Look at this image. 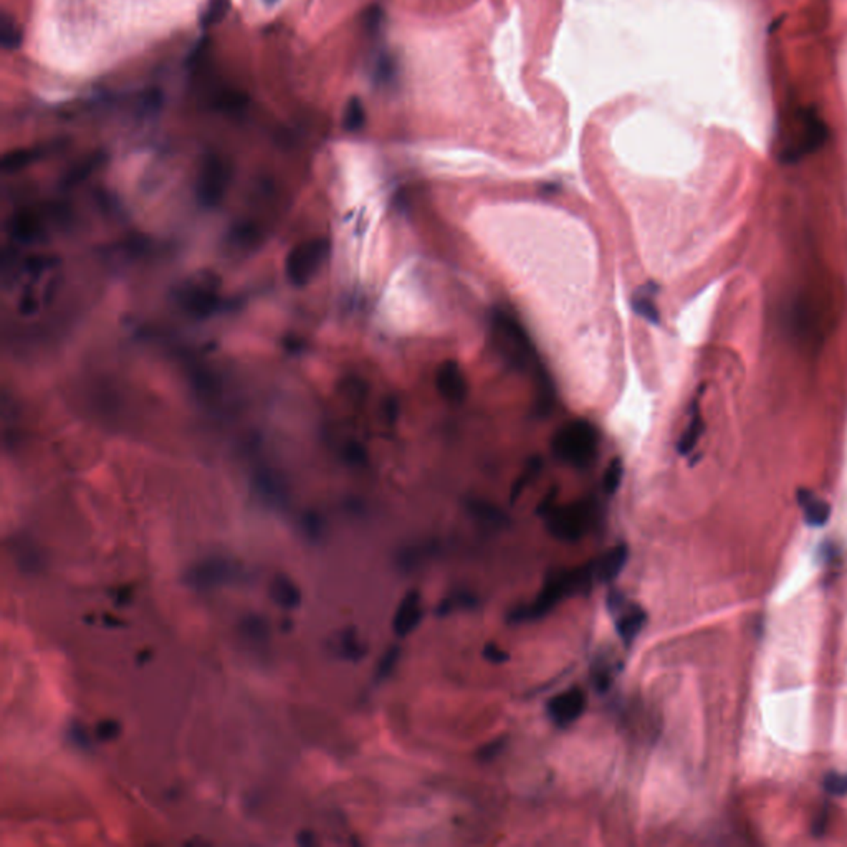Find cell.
Segmentation results:
<instances>
[{
  "instance_id": "obj_34",
  "label": "cell",
  "mask_w": 847,
  "mask_h": 847,
  "mask_svg": "<svg viewBox=\"0 0 847 847\" xmlns=\"http://www.w3.org/2000/svg\"><path fill=\"white\" fill-rule=\"evenodd\" d=\"M298 841H300V844H301V846H311V844H315L313 834H311V832H301L300 837H298Z\"/></svg>"
},
{
  "instance_id": "obj_23",
  "label": "cell",
  "mask_w": 847,
  "mask_h": 847,
  "mask_svg": "<svg viewBox=\"0 0 847 847\" xmlns=\"http://www.w3.org/2000/svg\"><path fill=\"white\" fill-rule=\"evenodd\" d=\"M822 787L826 793L832 796H846L847 794V773L829 771L822 778Z\"/></svg>"
},
{
  "instance_id": "obj_30",
  "label": "cell",
  "mask_w": 847,
  "mask_h": 847,
  "mask_svg": "<svg viewBox=\"0 0 847 847\" xmlns=\"http://www.w3.org/2000/svg\"><path fill=\"white\" fill-rule=\"evenodd\" d=\"M392 76V63L391 58L387 57H381L376 62V68H374V78H376L378 81H389Z\"/></svg>"
},
{
  "instance_id": "obj_26",
  "label": "cell",
  "mask_w": 847,
  "mask_h": 847,
  "mask_svg": "<svg viewBox=\"0 0 847 847\" xmlns=\"http://www.w3.org/2000/svg\"><path fill=\"white\" fill-rule=\"evenodd\" d=\"M120 735V723L116 720H103L96 725V736L102 741H111Z\"/></svg>"
},
{
  "instance_id": "obj_5",
  "label": "cell",
  "mask_w": 847,
  "mask_h": 847,
  "mask_svg": "<svg viewBox=\"0 0 847 847\" xmlns=\"http://www.w3.org/2000/svg\"><path fill=\"white\" fill-rule=\"evenodd\" d=\"M546 528L560 542H578L589 530L594 518V508L589 502H576L565 507H553L544 515Z\"/></svg>"
},
{
  "instance_id": "obj_19",
  "label": "cell",
  "mask_w": 847,
  "mask_h": 847,
  "mask_svg": "<svg viewBox=\"0 0 847 847\" xmlns=\"http://www.w3.org/2000/svg\"><path fill=\"white\" fill-rule=\"evenodd\" d=\"M633 308L635 313L640 315V317L647 319V322H651L652 324L659 323V311L656 303H654V293L640 290V293H638L633 298Z\"/></svg>"
},
{
  "instance_id": "obj_25",
  "label": "cell",
  "mask_w": 847,
  "mask_h": 847,
  "mask_svg": "<svg viewBox=\"0 0 847 847\" xmlns=\"http://www.w3.org/2000/svg\"><path fill=\"white\" fill-rule=\"evenodd\" d=\"M475 602L477 601H475V598L471 596V594H455V596H448L443 599L441 606H439V612H441V614H448V612L455 611V609L460 606L474 607Z\"/></svg>"
},
{
  "instance_id": "obj_17",
  "label": "cell",
  "mask_w": 847,
  "mask_h": 847,
  "mask_svg": "<svg viewBox=\"0 0 847 847\" xmlns=\"http://www.w3.org/2000/svg\"><path fill=\"white\" fill-rule=\"evenodd\" d=\"M340 652L343 657L347 659V661H352V662L359 661V659L366 654L364 645L361 644L358 634H356V631L352 629V627L346 629L345 633L341 634Z\"/></svg>"
},
{
  "instance_id": "obj_14",
  "label": "cell",
  "mask_w": 847,
  "mask_h": 847,
  "mask_svg": "<svg viewBox=\"0 0 847 847\" xmlns=\"http://www.w3.org/2000/svg\"><path fill=\"white\" fill-rule=\"evenodd\" d=\"M703 432V422H702V414H700L698 404L695 402L692 407V415H690L689 425H687L684 434H682L679 442H677V450H679L680 455H689L690 452L694 450L695 446H697L700 436H702Z\"/></svg>"
},
{
  "instance_id": "obj_22",
  "label": "cell",
  "mask_w": 847,
  "mask_h": 847,
  "mask_svg": "<svg viewBox=\"0 0 847 847\" xmlns=\"http://www.w3.org/2000/svg\"><path fill=\"white\" fill-rule=\"evenodd\" d=\"M539 469H542V462H539V459L531 460L530 464L526 465V469H525L523 474H521V477L518 480H516V483L514 485V488H511V502L518 500V497L521 495V493H523V490L526 487H528L531 480L537 477Z\"/></svg>"
},
{
  "instance_id": "obj_2",
  "label": "cell",
  "mask_w": 847,
  "mask_h": 847,
  "mask_svg": "<svg viewBox=\"0 0 847 847\" xmlns=\"http://www.w3.org/2000/svg\"><path fill=\"white\" fill-rule=\"evenodd\" d=\"M826 139L822 121L811 111H796L783 121L780 131V158L794 163L816 151Z\"/></svg>"
},
{
  "instance_id": "obj_3",
  "label": "cell",
  "mask_w": 847,
  "mask_h": 847,
  "mask_svg": "<svg viewBox=\"0 0 847 847\" xmlns=\"http://www.w3.org/2000/svg\"><path fill=\"white\" fill-rule=\"evenodd\" d=\"M599 447V432L593 424L584 419L571 420L558 429L551 442L553 454L565 464L586 469L596 459Z\"/></svg>"
},
{
  "instance_id": "obj_15",
  "label": "cell",
  "mask_w": 847,
  "mask_h": 847,
  "mask_svg": "<svg viewBox=\"0 0 847 847\" xmlns=\"http://www.w3.org/2000/svg\"><path fill=\"white\" fill-rule=\"evenodd\" d=\"M240 634L250 642L263 644L268 639V622L260 616H247L240 624Z\"/></svg>"
},
{
  "instance_id": "obj_28",
  "label": "cell",
  "mask_w": 847,
  "mask_h": 847,
  "mask_svg": "<svg viewBox=\"0 0 847 847\" xmlns=\"http://www.w3.org/2000/svg\"><path fill=\"white\" fill-rule=\"evenodd\" d=\"M163 104V93L161 90H149L144 95V99L141 102V109L143 113H158Z\"/></svg>"
},
{
  "instance_id": "obj_9",
  "label": "cell",
  "mask_w": 847,
  "mask_h": 847,
  "mask_svg": "<svg viewBox=\"0 0 847 847\" xmlns=\"http://www.w3.org/2000/svg\"><path fill=\"white\" fill-rule=\"evenodd\" d=\"M437 389L443 399L459 404L469 394V384L455 361H446L437 371Z\"/></svg>"
},
{
  "instance_id": "obj_13",
  "label": "cell",
  "mask_w": 847,
  "mask_h": 847,
  "mask_svg": "<svg viewBox=\"0 0 847 847\" xmlns=\"http://www.w3.org/2000/svg\"><path fill=\"white\" fill-rule=\"evenodd\" d=\"M270 598L283 609H296L301 604V591L287 574H277L270 583Z\"/></svg>"
},
{
  "instance_id": "obj_27",
  "label": "cell",
  "mask_w": 847,
  "mask_h": 847,
  "mask_svg": "<svg viewBox=\"0 0 847 847\" xmlns=\"http://www.w3.org/2000/svg\"><path fill=\"white\" fill-rule=\"evenodd\" d=\"M482 656L487 659L490 663H497V666H502V663L508 662V659H510V654H508L505 649H502L500 645L497 644H487L483 647Z\"/></svg>"
},
{
  "instance_id": "obj_24",
  "label": "cell",
  "mask_w": 847,
  "mask_h": 847,
  "mask_svg": "<svg viewBox=\"0 0 847 847\" xmlns=\"http://www.w3.org/2000/svg\"><path fill=\"white\" fill-rule=\"evenodd\" d=\"M401 651L399 647H389L386 654L381 657V661L378 663V670H376V677L379 680L386 679V677L391 675V672L394 670V667L397 666V661H399Z\"/></svg>"
},
{
  "instance_id": "obj_16",
  "label": "cell",
  "mask_w": 847,
  "mask_h": 847,
  "mask_svg": "<svg viewBox=\"0 0 847 847\" xmlns=\"http://www.w3.org/2000/svg\"><path fill=\"white\" fill-rule=\"evenodd\" d=\"M22 40H24V35H22L20 27L17 25V22L8 13H4L2 24H0V43H2V47L8 50V52H13V50L20 47Z\"/></svg>"
},
{
  "instance_id": "obj_11",
  "label": "cell",
  "mask_w": 847,
  "mask_h": 847,
  "mask_svg": "<svg viewBox=\"0 0 847 847\" xmlns=\"http://www.w3.org/2000/svg\"><path fill=\"white\" fill-rule=\"evenodd\" d=\"M627 560H629L627 544L621 543L609 548L598 561H594V578L599 583H611L622 573Z\"/></svg>"
},
{
  "instance_id": "obj_10",
  "label": "cell",
  "mask_w": 847,
  "mask_h": 847,
  "mask_svg": "<svg viewBox=\"0 0 847 847\" xmlns=\"http://www.w3.org/2000/svg\"><path fill=\"white\" fill-rule=\"evenodd\" d=\"M422 619V599L418 591H409L394 612L392 629L399 638H407Z\"/></svg>"
},
{
  "instance_id": "obj_31",
  "label": "cell",
  "mask_w": 847,
  "mask_h": 847,
  "mask_svg": "<svg viewBox=\"0 0 847 847\" xmlns=\"http://www.w3.org/2000/svg\"><path fill=\"white\" fill-rule=\"evenodd\" d=\"M305 528L311 542H317V539L322 538V523H319L318 516H308L305 520Z\"/></svg>"
},
{
  "instance_id": "obj_32",
  "label": "cell",
  "mask_w": 847,
  "mask_h": 847,
  "mask_svg": "<svg viewBox=\"0 0 847 847\" xmlns=\"http://www.w3.org/2000/svg\"><path fill=\"white\" fill-rule=\"evenodd\" d=\"M70 735H71V740L75 741L76 745H80V746L88 745V736H86L85 730L81 727H73Z\"/></svg>"
},
{
  "instance_id": "obj_6",
  "label": "cell",
  "mask_w": 847,
  "mask_h": 847,
  "mask_svg": "<svg viewBox=\"0 0 847 847\" xmlns=\"http://www.w3.org/2000/svg\"><path fill=\"white\" fill-rule=\"evenodd\" d=\"M235 576L237 567L230 561L223 558H210L192 567L186 576V581L192 588L209 591L232 583L235 581Z\"/></svg>"
},
{
  "instance_id": "obj_33",
  "label": "cell",
  "mask_w": 847,
  "mask_h": 847,
  "mask_svg": "<svg viewBox=\"0 0 847 847\" xmlns=\"http://www.w3.org/2000/svg\"><path fill=\"white\" fill-rule=\"evenodd\" d=\"M500 745H502V741H497V743H492V745L485 746V748H482V752H480V753H482L483 758L495 757L497 752H498V746H500Z\"/></svg>"
},
{
  "instance_id": "obj_8",
  "label": "cell",
  "mask_w": 847,
  "mask_h": 847,
  "mask_svg": "<svg viewBox=\"0 0 847 847\" xmlns=\"http://www.w3.org/2000/svg\"><path fill=\"white\" fill-rule=\"evenodd\" d=\"M586 708V695L579 687H571L558 694L548 702V717L555 725L565 728L573 725L583 715Z\"/></svg>"
},
{
  "instance_id": "obj_1",
  "label": "cell",
  "mask_w": 847,
  "mask_h": 847,
  "mask_svg": "<svg viewBox=\"0 0 847 847\" xmlns=\"http://www.w3.org/2000/svg\"><path fill=\"white\" fill-rule=\"evenodd\" d=\"M593 576L594 563H589V565L586 566L573 567V570L553 573L548 578L546 583H544L538 598L535 599L533 602H530L528 606L516 607L515 611L508 616V621L526 622L539 619V617H543L548 611H551V609L555 607L558 602H561L566 596H571V594L578 593V591L591 588V579H593Z\"/></svg>"
},
{
  "instance_id": "obj_35",
  "label": "cell",
  "mask_w": 847,
  "mask_h": 847,
  "mask_svg": "<svg viewBox=\"0 0 847 847\" xmlns=\"http://www.w3.org/2000/svg\"><path fill=\"white\" fill-rule=\"evenodd\" d=\"M263 2L267 4V6H275V4H278L280 0H263Z\"/></svg>"
},
{
  "instance_id": "obj_4",
  "label": "cell",
  "mask_w": 847,
  "mask_h": 847,
  "mask_svg": "<svg viewBox=\"0 0 847 847\" xmlns=\"http://www.w3.org/2000/svg\"><path fill=\"white\" fill-rule=\"evenodd\" d=\"M493 334H495L497 346L505 359L511 366L518 369L535 368L537 354L533 345L526 336L521 324L507 311H495L493 315Z\"/></svg>"
},
{
  "instance_id": "obj_18",
  "label": "cell",
  "mask_w": 847,
  "mask_h": 847,
  "mask_svg": "<svg viewBox=\"0 0 847 847\" xmlns=\"http://www.w3.org/2000/svg\"><path fill=\"white\" fill-rule=\"evenodd\" d=\"M228 8H230V0H210L200 15V27L210 29V27L217 25L226 18Z\"/></svg>"
},
{
  "instance_id": "obj_20",
  "label": "cell",
  "mask_w": 847,
  "mask_h": 847,
  "mask_svg": "<svg viewBox=\"0 0 847 847\" xmlns=\"http://www.w3.org/2000/svg\"><path fill=\"white\" fill-rule=\"evenodd\" d=\"M364 120H366V111H364L363 103H361V99L358 98V96H354V98H351L350 102H347L346 108H345V128L347 131L356 132L363 128Z\"/></svg>"
},
{
  "instance_id": "obj_7",
  "label": "cell",
  "mask_w": 847,
  "mask_h": 847,
  "mask_svg": "<svg viewBox=\"0 0 847 847\" xmlns=\"http://www.w3.org/2000/svg\"><path fill=\"white\" fill-rule=\"evenodd\" d=\"M609 607L617 611L616 631L626 647H629V645L639 638V634L642 633L645 624H647V612H645L642 606H638V604L624 602V599L616 593H611Z\"/></svg>"
},
{
  "instance_id": "obj_29",
  "label": "cell",
  "mask_w": 847,
  "mask_h": 847,
  "mask_svg": "<svg viewBox=\"0 0 847 847\" xmlns=\"http://www.w3.org/2000/svg\"><path fill=\"white\" fill-rule=\"evenodd\" d=\"M207 50H209V40L204 36V39H200L199 42L194 45V48L191 50L189 57H187V67L194 68L195 65H199V63L202 62V58L205 57V53H207Z\"/></svg>"
},
{
  "instance_id": "obj_21",
  "label": "cell",
  "mask_w": 847,
  "mask_h": 847,
  "mask_svg": "<svg viewBox=\"0 0 847 847\" xmlns=\"http://www.w3.org/2000/svg\"><path fill=\"white\" fill-rule=\"evenodd\" d=\"M622 474H624V465H622V460L612 459L611 464L607 465V469L602 475V488L607 495H612V493L617 492V488H619V485L622 482Z\"/></svg>"
},
{
  "instance_id": "obj_12",
  "label": "cell",
  "mask_w": 847,
  "mask_h": 847,
  "mask_svg": "<svg viewBox=\"0 0 847 847\" xmlns=\"http://www.w3.org/2000/svg\"><path fill=\"white\" fill-rule=\"evenodd\" d=\"M798 502L804 511V520L809 526H824L831 518V505L811 490H799Z\"/></svg>"
}]
</instances>
